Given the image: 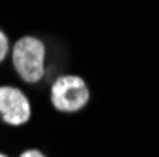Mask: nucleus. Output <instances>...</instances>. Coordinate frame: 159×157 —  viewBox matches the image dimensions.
<instances>
[{"label": "nucleus", "mask_w": 159, "mask_h": 157, "mask_svg": "<svg viewBox=\"0 0 159 157\" xmlns=\"http://www.w3.org/2000/svg\"><path fill=\"white\" fill-rule=\"evenodd\" d=\"M10 53V42H8V36L0 30V63L4 61V59L8 57Z\"/></svg>", "instance_id": "nucleus-4"}, {"label": "nucleus", "mask_w": 159, "mask_h": 157, "mask_svg": "<svg viewBox=\"0 0 159 157\" xmlns=\"http://www.w3.org/2000/svg\"><path fill=\"white\" fill-rule=\"evenodd\" d=\"M11 65L27 83H38L46 74V44L36 36H23L11 46Z\"/></svg>", "instance_id": "nucleus-1"}, {"label": "nucleus", "mask_w": 159, "mask_h": 157, "mask_svg": "<svg viewBox=\"0 0 159 157\" xmlns=\"http://www.w3.org/2000/svg\"><path fill=\"white\" fill-rule=\"evenodd\" d=\"M30 101L29 96L13 85L0 87V119L6 125H25L30 119Z\"/></svg>", "instance_id": "nucleus-3"}, {"label": "nucleus", "mask_w": 159, "mask_h": 157, "mask_svg": "<svg viewBox=\"0 0 159 157\" xmlns=\"http://www.w3.org/2000/svg\"><path fill=\"white\" fill-rule=\"evenodd\" d=\"M0 157H8V155H6V153H0Z\"/></svg>", "instance_id": "nucleus-6"}, {"label": "nucleus", "mask_w": 159, "mask_h": 157, "mask_svg": "<svg viewBox=\"0 0 159 157\" xmlns=\"http://www.w3.org/2000/svg\"><path fill=\"white\" fill-rule=\"evenodd\" d=\"M17 157H46L40 150H25L21 155H17Z\"/></svg>", "instance_id": "nucleus-5"}, {"label": "nucleus", "mask_w": 159, "mask_h": 157, "mask_svg": "<svg viewBox=\"0 0 159 157\" xmlns=\"http://www.w3.org/2000/svg\"><path fill=\"white\" fill-rule=\"evenodd\" d=\"M89 102V87L76 74L59 76L51 85V104L55 110L72 114Z\"/></svg>", "instance_id": "nucleus-2"}]
</instances>
